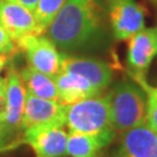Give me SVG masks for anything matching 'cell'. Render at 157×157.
<instances>
[{
	"label": "cell",
	"instance_id": "3",
	"mask_svg": "<svg viewBox=\"0 0 157 157\" xmlns=\"http://www.w3.org/2000/svg\"><path fill=\"white\" fill-rule=\"evenodd\" d=\"M113 127L117 133L144 124L148 94L137 83L121 80L107 93Z\"/></svg>",
	"mask_w": 157,
	"mask_h": 157
},
{
	"label": "cell",
	"instance_id": "6",
	"mask_svg": "<svg viewBox=\"0 0 157 157\" xmlns=\"http://www.w3.org/2000/svg\"><path fill=\"white\" fill-rule=\"evenodd\" d=\"M17 50L25 52L29 67L52 78L62 72V57L57 47L49 37L30 35L15 43Z\"/></svg>",
	"mask_w": 157,
	"mask_h": 157
},
{
	"label": "cell",
	"instance_id": "5",
	"mask_svg": "<svg viewBox=\"0 0 157 157\" xmlns=\"http://www.w3.org/2000/svg\"><path fill=\"white\" fill-rule=\"evenodd\" d=\"M126 62L128 72L135 83L146 91L147 72L157 55V27L141 29L128 40Z\"/></svg>",
	"mask_w": 157,
	"mask_h": 157
},
{
	"label": "cell",
	"instance_id": "21",
	"mask_svg": "<svg viewBox=\"0 0 157 157\" xmlns=\"http://www.w3.org/2000/svg\"><path fill=\"white\" fill-rule=\"evenodd\" d=\"M12 1H15V2H17V4H21L22 6L29 8L30 11H34V8H35L36 4L39 2V0H12Z\"/></svg>",
	"mask_w": 157,
	"mask_h": 157
},
{
	"label": "cell",
	"instance_id": "10",
	"mask_svg": "<svg viewBox=\"0 0 157 157\" xmlns=\"http://www.w3.org/2000/svg\"><path fill=\"white\" fill-rule=\"evenodd\" d=\"M0 23L14 43L26 36L42 35L33 11L12 0H0Z\"/></svg>",
	"mask_w": 157,
	"mask_h": 157
},
{
	"label": "cell",
	"instance_id": "4",
	"mask_svg": "<svg viewBox=\"0 0 157 157\" xmlns=\"http://www.w3.org/2000/svg\"><path fill=\"white\" fill-rule=\"evenodd\" d=\"M6 102H5V117L4 121L0 124V129L5 136L8 148L15 147L22 143V136H19L21 133L23 134L21 127L22 120L23 106L26 100L27 91L23 85V82L19 71L10 65L8 72L6 76Z\"/></svg>",
	"mask_w": 157,
	"mask_h": 157
},
{
	"label": "cell",
	"instance_id": "22",
	"mask_svg": "<svg viewBox=\"0 0 157 157\" xmlns=\"http://www.w3.org/2000/svg\"><path fill=\"white\" fill-rule=\"evenodd\" d=\"M147 94H148V99L154 100L157 102V87H151V86H148L147 87Z\"/></svg>",
	"mask_w": 157,
	"mask_h": 157
},
{
	"label": "cell",
	"instance_id": "20",
	"mask_svg": "<svg viewBox=\"0 0 157 157\" xmlns=\"http://www.w3.org/2000/svg\"><path fill=\"white\" fill-rule=\"evenodd\" d=\"M17 51L13 52H0V73L5 70L6 67H10L12 65V61L14 56L17 55Z\"/></svg>",
	"mask_w": 157,
	"mask_h": 157
},
{
	"label": "cell",
	"instance_id": "11",
	"mask_svg": "<svg viewBox=\"0 0 157 157\" xmlns=\"http://www.w3.org/2000/svg\"><path fill=\"white\" fill-rule=\"evenodd\" d=\"M62 71L76 73L89 80L101 93L109 86L113 79V70L106 62L91 58L63 55Z\"/></svg>",
	"mask_w": 157,
	"mask_h": 157
},
{
	"label": "cell",
	"instance_id": "13",
	"mask_svg": "<svg viewBox=\"0 0 157 157\" xmlns=\"http://www.w3.org/2000/svg\"><path fill=\"white\" fill-rule=\"evenodd\" d=\"M55 82L59 94V101L65 106L101 94L100 91L95 89L89 80L76 73L62 71L55 77Z\"/></svg>",
	"mask_w": 157,
	"mask_h": 157
},
{
	"label": "cell",
	"instance_id": "12",
	"mask_svg": "<svg viewBox=\"0 0 157 157\" xmlns=\"http://www.w3.org/2000/svg\"><path fill=\"white\" fill-rule=\"evenodd\" d=\"M113 157H157V133L146 124L121 133Z\"/></svg>",
	"mask_w": 157,
	"mask_h": 157
},
{
	"label": "cell",
	"instance_id": "8",
	"mask_svg": "<svg viewBox=\"0 0 157 157\" xmlns=\"http://www.w3.org/2000/svg\"><path fill=\"white\" fill-rule=\"evenodd\" d=\"M67 133L59 126H36L23 130L22 143L33 149L35 157H65Z\"/></svg>",
	"mask_w": 157,
	"mask_h": 157
},
{
	"label": "cell",
	"instance_id": "16",
	"mask_svg": "<svg viewBox=\"0 0 157 157\" xmlns=\"http://www.w3.org/2000/svg\"><path fill=\"white\" fill-rule=\"evenodd\" d=\"M67 1V0H39L33 13L42 35L47 32L51 21Z\"/></svg>",
	"mask_w": 157,
	"mask_h": 157
},
{
	"label": "cell",
	"instance_id": "19",
	"mask_svg": "<svg viewBox=\"0 0 157 157\" xmlns=\"http://www.w3.org/2000/svg\"><path fill=\"white\" fill-rule=\"evenodd\" d=\"M6 77H0V124L4 121L6 102Z\"/></svg>",
	"mask_w": 157,
	"mask_h": 157
},
{
	"label": "cell",
	"instance_id": "15",
	"mask_svg": "<svg viewBox=\"0 0 157 157\" xmlns=\"http://www.w3.org/2000/svg\"><path fill=\"white\" fill-rule=\"evenodd\" d=\"M104 143L95 136L76 132L67 134V156L70 157H99Z\"/></svg>",
	"mask_w": 157,
	"mask_h": 157
},
{
	"label": "cell",
	"instance_id": "9",
	"mask_svg": "<svg viewBox=\"0 0 157 157\" xmlns=\"http://www.w3.org/2000/svg\"><path fill=\"white\" fill-rule=\"evenodd\" d=\"M65 107L59 101L42 99L27 93L21 120L22 130L36 126L63 127L65 124Z\"/></svg>",
	"mask_w": 157,
	"mask_h": 157
},
{
	"label": "cell",
	"instance_id": "24",
	"mask_svg": "<svg viewBox=\"0 0 157 157\" xmlns=\"http://www.w3.org/2000/svg\"><path fill=\"white\" fill-rule=\"evenodd\" d=\"M150 1H151V2H154V4H156V5H157V0H150Z\"/></svg>",
	"mask_w": 157,
	"mask_h": 157
},
{
	"label": "cell",
	"instance_id": "18",
	"mask_svg": "<svg viewBox=\"0 0 157 157\" xmlns=\"http://www.w3.org/2000/svg\"><path fill=\"white\" fill-rule=\"evenodd\" d=\"M19 51L11 36L6 32L4 26L0 23V52H13Z\"/></svg>",
	"mask_w": 157,
	"mask_h": 157
},
{
	"label": "cell",
	"instance_id": "1",
	"mask_svg": "<svg viewBox=\"0 0 157 157\" xmlns=\"http://www.w3.org/2000/svg\"><path fill=\"white\" fill-rule=\"evenodd\" d=\"M45 33L62 50L95 48L106 36L105 10L99 0H67Z\"/></svg>",
	"mask_w": 157,
	"mask_h": 157
},
{
	"label": "cell",
	"instance_id": "7",
	"mask_svg": "<svg viewBox=\"0 0 157 157\" xmlns=\"http://www.w3.org/2000/svg\"><path fill=\"white\" fill-rule=\"evenodd\" d=\"M106 11L114 39L127 41L144 28L146 10L136 0H106Z\"/></svg>",
	"mask_w": 157,
	"mask_h": 157
},
{
	"label": "cell",
	"instance_id": "2",
	"mask_svg": "<svg viewBox=\"0 0 157 157\" xmlns=\"http://www.w3.org/2000/svg\"><path fill=\"white\" fill-rule=\"evenodd\" d=\"M65 124L70 132L95 136L105 147L117 135L106 94L95 95L67 105Z\"/></svg>",
	"mask_w": 157,
	"mask_h": 157
},
{
	"label": "cell",
	"instance_id": "17",
	"mask_svg": "<svg viewBox=\"0 0 157 157\" xmlns=\"http://www.w3.org/2000/svg\"><path fill=\"white\" fill-rule=\"evenodd\" d=\"M144 124L148 128L157 133V102L148 99V111H147Z\"/></svg>",
	"mask_w": 157,
	"mask_h": 157
},
{
	"label": "cell",
	"instance_id": "14",
	"mask_svg": "<svg viewBox=\"0 0 157 157\" xmlns=\"http://www.w3.org/2000/svg\"><path fill=\"white\" fill-rule=\"evenodd\" d=\"M19 73L22 79L27 93H30L42 99L59 101V94H58L55 78L45 73L40 72L29 65L23 67Z\"/></svg>",
	"mask_w": 157,
	"mask_h": 157
},
{
	"label": "cell",
	"instance_id": "23",
	"mask_svg": "<svg viewBox=\"0 0 157 157\" xmlns=\"http://www.w3.org/2000/svg\"><path fill=\"white\" fill-rule=\"evenodd\" d=\"M6 148H8V146H7V142L5 140V136L0 129V149H6Z\"/></svg>",
	"mask_w": 157,
	"mask_h": 157
}]
</instances>
